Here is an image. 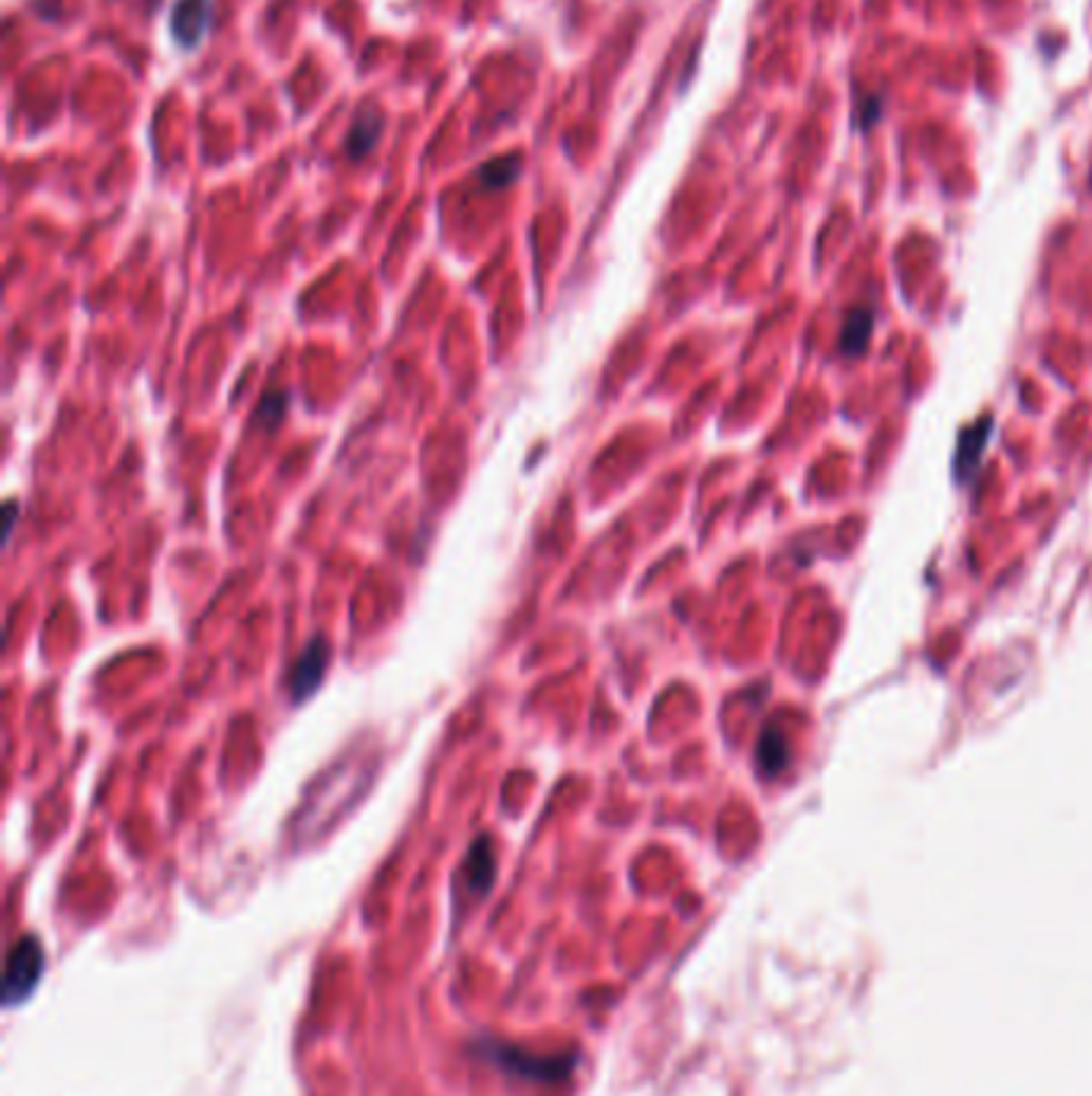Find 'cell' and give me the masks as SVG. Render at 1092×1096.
Here are the masks:
<instances>
[{"label": "cell", "mask_w": 1092, "mask_h": 1096, "mask_svg": "<svg viewBox=\"0 0 1092 1096\" xmlns=\"http://www.w3.org/2000/svg\"><path fill=\"white\" fill-rule=\"evenodd\" d=\"M327 664H331V644H327V638L317 635V638L298 654V661L289 668V680H285L289 696H292L295 702H301L304 696H311V693L320 687V680H323V674H327Z\"/></svg>", "instance_id": "7a4b0ae2"}, {"label": "cell", "mask_w": 1092, "mask_h": 1096, "mask_svg": "<svg viewBox=\"0 0 1092 1096\" xmlns=\"http://www.w3.org/2000/svg\"><path fill=\"white\" fill-rule=\"evenodd\" d=\"M42 946L36 936H26L14 946L11 962H7V984H4V998L7 1004H20L42 974Z\"/></svg>", "instance_id": "6da1fadb"}, {"label": "cell", "mask_w": 1092, "mask_h": 1096, "mask_svg": "<svg viewBox=\"0 0 1092 1096\" xmlns=\"http://www.w3.org/2000/svg\"><path fill=\"white\" fill-rule=\"evenodd\" d=\"M208 11H211V0H177V7L170 14V26H173V39L183 49L199 45V39L208 30Z\"/></svg>", "instance_id": "3957f363"}, {"label": "cell", "mask_w": 1092, "mask_h": 1096, "mask_svg": "<svg viewBox=\"0 0 1092 1096\" xmlns=\"http://www.w3.org/2000/svg\"><path fill=\"white\" fill-rule=\"evenodd\" d=\"M382 126H385L382 113L369 103V106L363 109V113L356 116V126H353V132H350V139H347L350 158H366V154L375 148V142H378V135H382Z\"/></svg>", "instance_id": "277c9868"}, {"label": "cell", "mask_w": 1092, "mask_h": 1096, "mask_svg": "<svg viewBox=\"0 0 1092 1096\" xmlns=\"http://www.w3.org/2000/svg\"><path fill=\"white\" fill-rule=\"evenodd\" d=\"M516 170H519V161H513V158H500V161L487 164V167L481 170V177H484V183H487V186H506V183L516 177Z\"/></svg>", "instance_id": "8992f818"}, {"label": "cell", "mask_w": 1092, "mask_h": 1096, "mask_svg": "<svg viewBox=\"0 0 1092 1096\" xmlns=\"http://www.w3.org/2000/svg\"><path fill=\"white\" fill-rule=\"evenodd\" d=\"M465 882L471 892H487L494 882V850L491 840H478L465 862Z\"/></svg>", "instance_id": "5b68a950"}]
</instances>
